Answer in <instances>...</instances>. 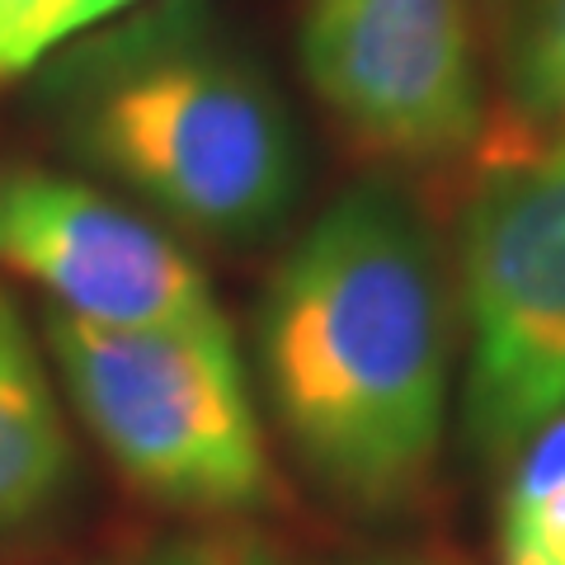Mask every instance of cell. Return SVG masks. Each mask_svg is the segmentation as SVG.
Instances as JSON below:
<instances>
[{
  "label": "cell",
  "instance_id": "obj_1",
  "mask_svg": "<svg viewBox=\"0 0 565 565\" xmlns=\"http://www.w3.org/2000/svg\"><path fill=\"white\" fill-rule=\"evenodd\" d=\"M264 373L302 462L382 509L429 476L448 419V311L401 193L349 189L264 292Z\"/></svg>",
  "mask_w": 565,
  "mask_h": 565
},
{
  "label": "cell",
  "instance_id": "obj_2",
  "mask_svg": "<svg viewBox=\"0 0 565 565\" xmlns=\"http://www.w3.org/2000/svg\"><path fill=\"white\" fill-rule=\"evenodd\" d=\"M85 147L141 199L207 236H255L297 193V137L245 62L151 39L85 99Z\"/></svg>",
  "mask_w": 565,
  "mask_h": 565
},
{
  "label": "cell",
  "instance_id": "obj_3",
  "mask_svg": "<svg viewBox=\"0 0 565 565\" xmlns=\"http://www.w3.org/2000/svg\"><path fill=\"white\" fill-rule=\"evenodd\" d=\"M462 207L467 429L486 457L565 415V132L494 122Z\"/></svg>",
  "mask_w": 565,
  "mask_h": 565
},
{
  "label": "cell",
  "instance_id": "obj_4",
  "mask_svg": "<svg viewBox=\"0 0 565 565\" xmlns=\"http://www.w3.org/2000/svg\"><path fill=\"white\" fill-rule=\"evenodd\" d=\"M47 344L99 448L128 481L184 509L269 494V457L232 326H90L47 316Z\"/></svg>",
  "mask_w": 565,
  "mask_h": 565
},
{
  "label": "cell",
  "instance_id": "obj_5",
  "mask_svg": "<svg viewBox=\"0 0 565 565\" xmlns=\"http://www.w3.org/2000/svg\"><path fill=\"white\" fill-rule=\"evenodd\" d=\"M302 62L367 151L444 161L486 128L467 0H311Z\"/></svg>",
  "mask_w": 565,
  "mask_h": 565
},
{
  "label": "cell",
  "instance_id": "obj_6",
  "mask_svg": "<svg viewBox=\"0 0 565 565\" xmlns=\"http://www.w3.org/2000/svg\"><path fill=\"white\" fill-rule=\"evenodd\" d=\"M0 264L90 326H189L222 316L203 269L161 226L52 170H0Z\"/></svg>",
  "mask_w": 565,
  "mask_h": 565
},
{
  "label": "cell",
  "instance_id": "obj_7",
  "mask_svg": "<svg viewBox=\"0 0 565 565\" xmlns=\"http://www.w3.org/2000/svg\"><path fill=\"white\" fill-rule=\"evenodd\" d=\"M66 434L20 316L0 297V527L33 519L66 481Z\"/></svg>",
  "mask_w": 565,
  "mask_h": 565
},
{
  "label": "cell",
  "instance_id": "obj_8",
  "mask_svg": "<svg viewBox=\"0 0 565 565\" xmlns=\"http://www.w3.org/2000/svg\"><path fill=\"white\" fill-rule=\"evenodd\" d=\"M500 565H565V415L519 448L504 494Z\"/></svg>",
  "mask_w": 565,
  "mask_h": 565
},
{
  "label": "cell",
  "instance_id": "obj_9",
  "mask_svg": "<svg viewBox=\"0 0 565 565\" xmlns=\"http://www.w3.org/2000/svg\"><path fill=\"white\" fill-rule=\"evenodd\" d=\"M523 132H565V0H527L509 43V109Z\"/></svg>",
  "mask_w": 565,
  "mask_h": 565
},
{
  "label": "cell",
  "instance_id": "obj_10",
  "mask_svg": "<svg viewBox=\"0 0 565 565\" xmlns=\"http://www.w3.org/2000/svg\"><path fill=\"white\" fill-rule=\"evenodd\" d=\"M43 0H0V76H20L39 62L33 29H39Z\"/></svg>",
  "mask_w": 565,
  "mask_h": 565
}]
</instances>
